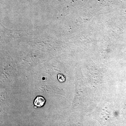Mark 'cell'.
Here are the masks:
<instances>
[{"label": "cell", "mask_w": 126, "mask_h": 126, "mask_svg": "<svg viewBox=\"0 0 126 126\" xmlns=\"http://www.w3.org/2000/svg\"><path fill=\"white\" fill-rule=\"evenodd\" d=\"M45 99L43 97L38 96L36 97L34 101L35 106L38 107H43L45 103Z\"/></svg>", "instance_id": "obj_1"}, {"label": "cell", "mask_w": 126, "mask_h": 126, "mask_svg": "<svg viewBox=\"0 0 126 126\" xmlns=\"http://www.w3.org/2000/svg\"><path fill=\"white\" fill-rule=\"evenodd\" d=\"M58 79L60 82H63L65 81V78L63 74H59L58 75Z\"/></svg>", "instance_id": "obj_2"}]
</instances>
